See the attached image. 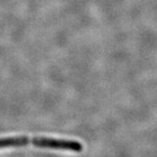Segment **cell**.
<instances>
[{"label":"cell","instance_id":"6da1fadb","mask_svg":"<svg viewBox=\"0 0 157 157\" xmlns=\"http://www.w3.org/2000/svg\"><path fill=\"white\" fill-rule=\"evenodd\" d=\"M28 145H33L38 148L65 150L76 152H80L82 151V145L77 141H68L46 137L29 138L26 136L0 138V149L10 147H25V146Z\"/></svg>","mask_w":157,"mask_h":157}]
</instances>
